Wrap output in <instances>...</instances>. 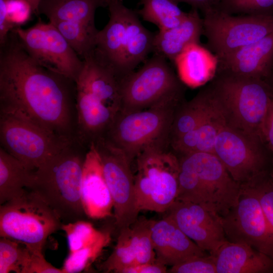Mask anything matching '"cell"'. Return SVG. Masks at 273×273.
<instances>
[{"label":"cell","mask_w":273,"mask_h":273,"mask_svg":"<svg viewBox=\"0 0 273 273\" xmlns=\"http://www.w3.org/2000/svg\"><path fill=\"white\" fill-rule=\"evenodd\" d=\"M76 95L75 81L37 63L13 31L0 44L1 113L73 141L76 139L72 110Z\"/></svg>","instance_id":"1"},{"label":"cell","mask_w":273,"mask_h":273,"mask_svg":"<svg viewBox=\"0 0 273 273\" xmlns=\"http://www.w3.org/2000/svg\"><path fill=\"white\" fill-rule=\"evenodd\" d=\"M178 189L176 200L198 204L221 218L234 207L241 187L213 153L177 155Z\"/></svg>","instance_id":"2"},{"label":"cell","mask_w":273,"mask_h":273,"mask_svg":"<svg viewBox=\"0 0 273 273\" xmlns=\"http://www.w3.org/2000/svg\"><path fill=\"white\" fill-rule=\"evenodd\" d=\"M75 140L34 171L28 189L37 194L57 214L63 223L87 217L81 196L85 154L78 149Z\"/></svg>","instance_id":"3"},{"label":"cell","mask_w":273,"mask_h":273,"mask_svg":"<svg viewBox=\"0 0 273 273\" xmlns=\"http://www.w3.org/2000/svg\"><path fill=\"white\" fill-rule=\"evenodd\" d=\"M215 74L216 78L208 88L225 123L265 142L263 128L273 102L271 87L263 79Z\"/></svg>","instance_id":"4"},{"label":"cell","mask_w":273,"mask_h":273,"mask_svg":"<svg viewBox=\"0 0 273 273\" xmlns=\"http://www.w3.org/2000/svg\"><path fill=\"white\" fill-rule=\"evenodd\" d=\"M135 159L134 187L140 211H166L177 197L179 171L178 157L169 140L148 146Z\"/></svg>","instance_id":"5"},{"label":"cell","mask_w":273,"mask_h":273,"mask_svg":"<svg viewBox=\"0 0 273 273\" xmlns=\"http://www.w3.org/2000/svg\"><path fill=\"white\" fill-rule=\"evenodd\" d=\"M180 101L132 112L119 111L101 138L123 152L131 163L146 148L169 140L174 113Z\"/></svg>","instance_id":"6"},{"label":"cell","mask_w":273,"mask_h":273,"mask_svg":"<svg viewBox=\"0 0 273 273\" xmlns=\"http://www.w3.org/2000/svg\"><path fill=\"white\" fill-rule=\"evenodd\" d=\"M62 224L44 201L27 189L0 206V237L18 241L32 252H42L48 238Z\"/></svg>","instance_id":"7"},{"label":"cell","mask_w":273,"mask_h":273,"mask_svg":"<svg viewBox=\"0 0 273 273\" xmlns=\"http://www.w3.org/2000/svg\"><path fill=\"white\" fill-rule=\"evenodd\" d=\"M119 111L132 112L180 101L182 85L167 59L155 54L143 66L119 80Z\"/></svg>","instance_id":"8"},{"label":"cell","mask_w":273,"mask_h":273,"mask_svg":"<svg viewBox=\"0 0 273 273\" xmlns=\"http://www.w3.org/2000/svg\"><path fill=\"white\" fill-rule=\"evenodd\" d=\"M213 154L241 187L251 186L267 175V164L273 156L264 141L225 123L216 139Z\"/></svg>","instance_id":"9"},{"label":"cell","mask_w":273,"mask_h":273,"mask_svg":"<svg viewBox=\"0 0 273 273\" xmlns=\"http://www.w3.org/2000/svg\"><path fill=\"white\" fill-rule=\"evenodd\" d=\"M203 34L217 59L273 32V15H233L218 10L203 15Z\"/></svg>","instance_id":"10"},{"label":"cell","mask_w":273,"mask_h":273,"mask_svg":"<svg viewBox=\"0 0 273 273\" xmlns=\"http://www.w3.org/2000/svg\"><path fill=\"white\" fill-rule=\"evenodd\" d=\"M0 116L1 147L31 171L74 141L61 140L17 117L3 113Z\"/></svg>","instance_id":"11"},{"label":"cell","mask_w":273,"mask_h":273,"mask_svg":"<svg viewBox=\"0 0 273 273\" xmlns=\"http://www.w3.org/2000/svg\"><path fill=\"white\" fill-rule=\"evenodd\" d=\"M22 46L43 67L75 81L83 66V61L51 22L40 19L33 26L14 29Z\"/></svg>","instance_id":"12"},{"label":"cell","mask_w":273,"mask_h":273,"mask_svg":"<svg viewBox=\"0 0 273 273\" xmlns=\"http://www.w3.org/2000/svg\"><path fill=\"white\" fill-rule=\"evenodd\" d=\"M93 143L100 156L105 178L113 200L115 224L120 230L133 223L141 211L131 163L123 152L102 138Z\"/></svg>","instance_id":"13"},{"label":"cell","mask_w":273,"mask_h":273,"mask_svg":"<svg viewBox=\"0 0 273 273\" xmlns=\"http://www.w3.org/2000/svg\"><path fill=\"white\" fill-rule=\"evenodd\" d=\"M221 221L229 241L248 244L273 258V233L252 187H241L236 205Z\"/></svg>","instance_id":"14"},{"label":"cell","mask_w":273,"mask_h":273,"mask_svg":"<svg viewBox=\"0 0 273 273\" xmlns=\"http://www.w3.org/2000/svg\"><path fill=\"white\" fill-rule=\"evenodd\" d=\"M166 212L185 234L209 253L228 240L221 218L198 204L175 200Z\"/></svg>","instance_id":"15"},{"label":"cell","mask_w":273,"mask_h":273,"mask_svg":"<svg viewBox=\"0 0 273 273\" xmlns=\"http://www.w3.org/2000/svg\"><path fill=\"white\" fill-rule=\"evenodd\" d=\"M152 220L138 219L122 228L111 254L102 263L105 272L119 273L122 269L157 260L151 232Z\"/></svg>","instance_id":"16"},{"label":"cell","mask_w":273,"mask_h":273,"mask_svg":"<svg viewBox=\"0 0 273 273\" xmlns=\"http://www.w3.org/2000/svg\"><path fill=\"white\" fill-rule=\"evenodd\" d=\"M217 60L216 74L264 80L272 70L273 32Z\"/></svg>","instance_id":"17"},{"label":"cell","mask_w":273,"mask_h":273,"mask_svg":"<svg viewBox=\"0 0 273 273\" xmlns=\"http://www.w3.org/2000/svg\"><path fill=\"white\" fill-rule=\"evenodd\" d=\"M81 196L87 217L100 219L112 215L113 200L105 178L100 156L93 143L85 154Z\"/></svg>","instance_id":"18"},{"label":"cell","mask_w":273,"mask_h":273,"mask_svg":"<svg viewBox=\"0 0 273 273\" xmlns=\"http://www.w3.org/2000/svg\"><path fill=\"white\" fill-rule=\"evenodd\" d=\"M151 238L157 260L171 266L192 258L206 255L168 216L152 220Z\"/></svg>","instance_id":"19"},{"label":"cell","mask_w":273,"mask_h":273,"mask_svg":"<svg viewBox=\"0 0 273 273\" xmlns=\"http://www.w3.org/2000/svg\"><path fill=\"white\" fill-rule=\"evenodd\" d=\"M83 61V68L75 80L76 87L85 92L93 102L117 113L121 104L119 79L94 52Z\"/></svg>","instance_id":"20"},{"label":"cell","mask_w":273,"mask_h":273,"mask_svg":"<svg viewBox=\"0 0 273 273\" xmlns=\"http://www.w3.org/2000/svg\"><path fill=\"white\" fill-rule=\"evenodd\" d=\"M107 7L109 20L105 27L98 31L94 54L114 71L119 80L128 8L122 0H113Z\"/></svg>","instance_id":"21"},{"label":"cell","mask_w":273,"mask_h":273,"mask_svg":"<svg viewBox=\"0 0 273 273\" xmlns=\"http://www.w3.org/2000/svg\"><path fill=\"white\" fill-rule=\"evenodd\" d=\"M217 273L273 272V258L242 243L226 240L212 253Z\"/></svg>","instance_id":"22"},{"label":"cell","mask_w":273,"mask_h":273,"mask_svg":"<svg viewBox=\"0 0 273 273\" xmlns=\"http://www.w3.org/2000/svg\"><path fill=\"white\" fill-rule=\"evenodd\" d=\"M198 11L192 8L179 25L154 34L153 52L173 62L187 47L200 43L203 23Z\"/></svg>","instance_id":"23"},{"label":"cell","mask_w":273,"mask_h":273,"mask_svg":"<svg viewBox=\"0 0 273 273\" xmlns=\"http://www.w3.org/2000/svg\"><path fill=\"white\" fill-rule=\"evenodd\" d=\"M178 77L181 82L191 87L206 83L216 74V57L200 43L187 47L174 60Z\"/></svg>","instance_id":"24"},{"label":"cell","mask_w":273,"mask_h":273,"mask_svg":"<svg viewBox=\"0 0 273 273\" xmlns=\"http://www.w3.org/2000/svg\"><path fill=\"white\" fill-rule=\"evenodd\" d=\"M154 34L141 22L138 13L128 8L120 78L134 71L153 52Z\"/></svg>","instance_id":"25"},{"label":"cell","mask_w":273,"mask_h":273,"mask_svg":"<svg viewBox=\"0 0 273 273\" xmlns=\"http://www.w3.org/2000/svg\"><path fill=\"white\" fill-rule=\"evenodd\" d=\"M224 123L214 106L212 113L197 127L171 141L170 147L177 155L194 152L213 154L216 139Z\"/></svg>","instance_id":"26"},{"label":"cell","mask_w":273,"mask_h":273,"mask_svg":"<svg viewBox=\"0 0 273 273\" xmlns=\"http://www.w3.org/2000/svg\"><path fill=\"white\" fill-rule=\"evenodd\" d=\"M208 88L201 90L190 101L180 103L171 124L170 142L197 127L214 110Z\"/></svg>","instance_id":"27"},{"label":"cell","mask_w":273,"mask_h":273,"mask_svg":"<svg viewBox=\"0 0 273 273\" xmlns=\"http://www.w3.org/2000/svg\"><path fill=\"white\" fill-rule=\"evenodd\" d=\"M99 0H40L38 14L49 21H63L95 25V13Z\"/></svg>","instance_id":"28"},{"label":"cell","mask_w":273,"mask_h":273,"mask_svg":"<svg viewBox=\"0 0 273 273\" xmlns=\"http://www.w3.org/2000/svg\"><path fill=\"white\" fill-rule=\"evenodd\" d=\"M34 171L0 148V204L22 195L33 180Z\"/></svg>","instance_id":"29"},{"label":"cell","mask_w":273,"mask_h":273,"mask_svg":"<svg viewBox=\"0 0 273 273\" xmlns=\"http://www.w3.org/2000/svg\"><path fill=\"white\" fill-rule=\"evenodd\" d=\"M137 13L143 20L153 23L163 30L179 25L187 12L183 11L172 0H141Z\"/></svg>","instance_id":"30"},{"label":"cell","mask_w":273,"mask_h":273,"mask_svg":"<svg viewBox=\"0 0 273 273\" xmlns=\"http://www.w3.org/2000/svg\"><path fill=\"white\" fill-rule=\"evenodd\" d=\"M49 22L57 28L82 60L94 51L99 31L96 26L71 21Z\"/></svg>","instance_id":"31"},{"label":"cell","mask_w":273,"mask_h":273,"mask_svg":"<svg viewBox=\"0 0 273 273\" xmlns=\"http://www.w3.org/2000/svg\"><path fill=\"white\" fill-rule=\"evenodd\" d=\"M111 240L109 232H104L96 242L75 252L69 253L62 269L63 273L80 272L87 269L99 257Z\"/></svg>","instance_id":"32"},{"label":"cell","mask_w":273,"mask_h":273,"mask_svg":"<svg viewBox=\"0 0 273 273\" xmlns=\"http://www.w3.org/2000/svg\"><path fill=\"white\" fill-rule=\"evenodd\" d=\"M30 251L21 243L5 237L0 239V273H22Z\"/></svg>","instance_id":"33"},{"label":"cell","mask_w":273,"mask_h":273,"mask_svg":"<svg viewBox=\"0 0 273 273\" xmlns=\"http://www.w3.org/2000/svg\"><path fill=\"white\" fill-rule=\"evenodd\" d=\"M61 230L66 235L69 253L75 252L93 243L104 232L97 230L91 223L83 219L63 223Z\"/></svg>","instance_id":"34"},{"label":"cell","mask_w":273,"mask_h":273,"mask_svg":"<svg viewBox=\"0 0 273 273\" xmlns=\"http://www.w3.org/2000/svg\"><path fill=\"white\" fill-rule=\"evenodd\" d=\"M217 10L230 15H273V0H220Z\"/></svg>","instance_id":"35"},{"label":"cell","mask_w":273,"mask_h":273,"mask_svg":"<svg viewBox=\"0 0 273 273\" xmlns=\"http://www.w3.org/2000/svg\"><path fill=\"white\" fill-rule=\"evenodd\" d=\"M171 273H217L215 259L210 254L197 256L172 266L168 270Z\"/></svg>","instance_id":"36"},{"label":"cell","mask_w":273,"mask_h":273,"mask_svg":"<svg viewBox=\"0 0 273 273\" xmlns=\"http://www.w3.org/2000/svg\"><path fill=\"white\" fill-rule=\"evenodd\" d=\"M268 175L252 187L256 193L267 222L273 233V180Z\"/></svg>","instance_id":"37"},{"label":"cell","mask_w":273,"mask_h":273,"mask_svg":"<svg viewBox=\"0 0 273 273\" xmlns=\"http://www.w3.org/2000/svg\"><path fill=\"white\" fill-rule=\"evenodd\" d=\"M22 273H63L62 268H58L49 262L41 253L30 251L22 270Z\"/></svg>","instance_id":"38"},{"label":"cell","mask_w":273,"mask_h":273,"mask_svg":"<svg viewBox=\"0 0 273 273\" xmlns=\"http://www.w3.org/2000/svg\"><path fill=\"white\" fill-rule=\"evenodd\" d=\"M167 271L166 265L156 260L124 268L119 273H165Z\"/></svg>","instance_id":"39"},{"label":"cell","mask_w":273,"mask_h":273,"mask_svg":"<svg viewBox=\"0 0 273 273\" xmlns=\"http://www.w3.org/2000/svg\"><path fill=\"white\" fill-rule=\"evenodd\" d=\"M11 0H0V44L3 43L13 30L8 20V13Z\"/></svg>","instance_id":"40"},{"label":"cell","mask_w":273,"mask_h":273,"mask_svg":"<svg viewBox=\"0 0 273 273\" xmlns=\"http://www.w3.org/2000/svg\"><path fill=\"white\" fill-rule=\"evenodd\" d=\"M178 4L179 3H186L200 11L204 15L213 10H217L220 0H172Z\"/></svg>","instance_id":"41"},{"label":"cell","mask_w":273,"mask_h":273,"mask_svg":"<svg viewBox=\"0 0 273 273\" xmlns=\"http://www.w3.org/2000/svg\"><path fill=\"white\" fill-rule=\"evenodd\" d=\"M263 135L267 145L273 154V102L265 120Z\"/></svg>","instance_id":"42"},{"label":"cell","mask_w":273,"mask_h":273,"mask_svg":"<svg viewBox=\"0 0 273 273\" xmlns=\"http://www.w3.org/2000/svg\"><path fill=\"white\" fill-rule=\"evenodd\" d=\"M30 6L32 14H38V7L40 0H23Z\"/></svg>","instance_id":"43"},{"label":"cell","mask_w":273,"mask_h":273,"mask_svg":"<svg viewBox=\"0 0 273 273\" xmlns=\"http://www.w3.org/2000/svg\"><path fill=\"white\" fill-rule=\"evenodd\" d=\"M272 71H273V66H272Z\"/></svg>","instance_id":"44"},{"label":"cell","mask_w":273,"mask_h":273,"mask_svg":"<svg viewBox=\"0 0 273 273\" xmlns=\"http://www.w3.org/2000/svg\"><path fill=\"white\" fill-rule=\"evenodd\" d=\"M272 180H273V178H272Z\"/></svg>","instance_id":"45"}]
</instances>
